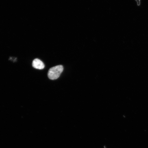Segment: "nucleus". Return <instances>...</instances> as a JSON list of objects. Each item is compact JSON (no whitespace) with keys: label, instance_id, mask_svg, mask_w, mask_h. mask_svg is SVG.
<instances>
[{"label":"nucleus","instance_id":"f03ea898","mask_svg":"<svg viewBox=\"0 0 148 148\" xmlns=\"http://www.w3.org/2000/svg\"><path fill=\"white\" fill-rule=\"evenodd\" d=\"M32 66L36 69L41 70L45 67V65L41 60L36 58L33 60Z\"/></svg>","mask_w":148,"mask_h":148},{"label":"nucleus","instance_id":"f257e3e1","mask_svg":"<svg viewBox=\"0 0 148 148\" xmlns=\"http://www.w3.org/2000/svg\"><path fill=\"white\" fill-rule=\"evenodd\" d=\"M64 70L62 65H58L51 68L48 73V77L52 80H54L59 78Z\"/></svg>","mask_w":148,"mask_h":148}]
</instances>
